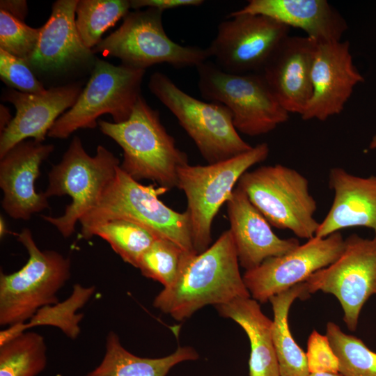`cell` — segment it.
<instances>
[{
	"label": "cell",
	"instance_id": "1f68e13d",
	"mask_svg": "<svg viewBox=\"0 0 376 376\" xmlns=\"http://www.w3.org/2000/svg\"><path fill=\"white\" fill-rule=\"evenodd\" d=\"M40 27L33 28L0 10V49L26 62L38 42Z\"/></svg>",
	"mask_w": 376,
	"mask_h": 376
},
{
	"label": "cell",
	"instance_id": "8fae6325",
	"mask_svg": "<svg viewBox=\"0 0 376 376\" xmlns=\"http://www.w3.org/2000/svg\"><path fill=\"white\" fill-rule=\"evenodd\" d=\"M198 88L209 102L226 106L237 131L256 136L269 133L289 119L259 73L233 74L206 61L196 67Z\"/></svg>",
	"mask_w": 376,
	"mask_h": 376
},
{
	"label": "cell",
	"instance_id": "83f0119b",
	"mask_svg": "<svg viewBox=\"0 0 376 376\" xmlns=\"http://www.w3.org/2000/svg\"><path fill=\"white\" fill-rule=\"evenodd\" d=\"M98 236L107 241L122 260L137 268L143 253L158 238L152 232L134 221L115 219L97 225L86 240Z\"/></svg>",
	"mask_w": 376,
	"mask_h": 376
},
{
	"label": "cell",
	"instance_id": "8992f818",
	"mask_svg": "<svg viewBox=\"0 0 376 376\" xmlns=\"http://www.w3.org/2000/svg\"><path fill=\"white\" fill-rule=\"evenodd\" d=\"M267 143L228 159L207 165H186L178 170L177 188L185 194L194 251L200 253L212 242V224L230 197L236 183L253 165L269 155Z\"/></svg>",
	"mask_w": 376,
	"mask_h": 376
},
{
	"label": "cell",
	"instance_id": "836d02e7",
	"mask_svg": "<svg viewBox=\"0 0 376 376\" xmlns=\"http://www.w3.org/2000/svg\"><path fill=\"white\" fill-rule=\"evenodd\" d=\"M310 374H339V361L326 335L316 330L310 334L306 353Z\"/></svg>",
	"mask_w": 376,
	"mask_h": 376
},
{
	"label": "cell",
	"instance_id": "9c48e42d",
	"mask_svg": "<svg viewBox=\"0 0 376 376\" xmlns=\"http://www.w3.org/2000/svg\"><path fill=\"white\" fill-rule=\"evenodd\" d=\"M163 12L155 8L129 12L122 24L93 52L116 57L123 65L145 70L161 63L175 68H196L207 61V48L181 45L169 37L162 24Z\"/></svg>",
	"mask_w": 376,
	"mask_h": 376
},
{
	"label": "cell",
	"instance_id": "74e56055",
	"mask_svg": "<svg viewBox=\"0 0 376 376\" xmlns=\"http://www.w3.org/2000/svg\"><path fill=\"white\" fill-rule=\"evenodd\" d=\"M8 233H9V230L7 227L6 220L2 216H1L0 217V237L1 238L3 237Z\"/></svg>",
	"mask_w": 376,
	"mask_h": 376
},
{
	"label": "cell",
	"instance_id": "603a6c76",
	"mask_svg": "<svg viewBox=\"0 0 376 376\" xmlns=\"http://www.w3.org/2000/svg\"><path fill=\"white\" fill-rule=\"evenodd\" d=\"M215 308L221 317L233 320L246 334L251 345L249 376H280L272 338L273 321L263 313L258 301L239 297Z\"/></svg>",
	"mask_w": 376,
	"mask_h": 376
},
{
	"label": "cell",
	"instance_id": "f35d334b",
	"mask_svg": "<svg viewBox=\"0 0 376 376\" xmlns=\"http://www.w3.org/2000/svg\"><path fill=\"white\" fill-rule=\"evenodd\" d=\"M308 376H342L340 374H329V373H315L310 374Z\"/></svg>",
	"mask_w": 376,
	"mask_h": 376
},
{
	"label": "cell",
	"instance_id": "e575fe53",
	"mask_svg": "<svg viewBox=\"0 0 376 376\" xmlns=\"http://www.w3.org/2000/svg\"><path fill=\"white\" fill-rule=\"evenodd\" d=\"M130 8L140 10L143 8H155L164 11L183 6H198L204 3L203 0H131Z\"/></svg>",
	"mask_w": 376,
	"mask_h": 376
},
{
	"label": "cell",
	"instance_id": "d6986e66",
	"mask_svg": "<svg viewBox=\"0 0 376 376\" xmlns=\"http://www.w3.org/2000/svg\"><path fill=\"white\" fill-rule=\"evenodd\" d=\"M226 204L229 230L239 263L246 271L257 267L267 258L284 255L299 245L297 238L278 237L270 224L237 185Z\"/></svg>",
	"mask_w": 376,
	"mask_h": 376
},
{
	"label": "cell",
	"instance_id": "ba28073f",
	"mask_svg": "<svg viewBox=\"0 0 376 376\" xmlns=\"http://www.w3.org/2000/svg\"><path fill=\"white\" fill-rule=\"evenodd\" d=\"M237 186L270 225L302 239L315 237L317 203L308 180L297 170L279 164L262 166L245 172Z\"/></svg>",
	"mask_w": 376,
	"mask_h": 376
},
{
	"label": "cell",
	"instance_id": "ac0fdd59",
	"mask_svg": "<svg viewBox=\"0 0 376 376\" xmlns=\"http://www.w3.org/2000/svg\"><path fill=\"white\" fill-rule=\"evenodd\" d=\"M316 45L307 36H288L259 72L275 99L289 113L301 116L311 99Z\"/></svg>",
	"mask_w": 376,
	"mask_h": 376
},
{
	"label": "cell",
	"instance_id": "52a82bcc",
	"mask_svg": "<svg viewBox=\"0 0 376 376\" xmlns=\"http://www.w3.org/2000/svg\"><path fill=\"white\" fill-rule=\"evenodd\" d=\"M148 88L178 119L208 164L228 159L253 148L241 138L230 111L224 104L189 95L159 72L150 76Z\"/></svg>",
	"mask_w": 376,
	"mask_h": 376
},
{
	"label": "cell",
	"instance_id": "7a4b0ae2",
	"mask_svg": "<svg viewBox=\"0 0 376 376\" xmlns=\"http://www.w3.org/2000/svg\"><path fill=\"white\" fill-rule=\"evenodd\" d=\"M100 131L123 151L120 169L139 182L150 180L168 190L177 187L178 170L189 164L187 155L161 122L159 113L141 95L130 118L122 123L98 120Z\"/></svg>",
	"mask_w": 376,
	"mask_h": 376
},
{
	"label": "cell",
	"instance_id": "4dcf8cb0",
	"mask_svg": "<svg viewBox=\"0 0 376 376\" xmlns=\"http://www.w3.org/2000/svg\"><path fill=\"white\" fill-rule=\"evenodd\" d=\"M186 252L172 241L158 237L141 256L137 268L145 277L167 287L175 280Z\"/></svg>",
	"mask_w": 376,
	"mask_h": 376
},
{
	"label": "cell",
	"instance_id": "6da1fadb",
	"mask_svg": "<svg viewBox=\"0 0 376 376\" xmlns=\"http://www.w3.org/2000/svg\"><path fill=\"white\" fill-rule=\"evenodd\" d=\"M239 265L228 229L203 252L185 253L175 280L157 294L153 306L182 321L205 306L250 297Z\"/></svg>",
	"mask_w": 376,
	"mask_h": 376
},
{
	"label": "cell",
	"instance_id": "60d3db41",
	"mask_svg": "<svg viewBox=\"0 0 376 376\" xmlns=\"http://www.w3.org/2000/svg\"><path fill=\"white\" fill-rule=\"evenodd\" d=\"M375 294H376V292H375Z\"/></svg>",
	"mask_w": 376,
	"mask_h": 376
},
{
	"label": "cell",
	"instance_id": "ab89813d",
	"mask_svg": "<svg viewBox=\"0 0 376 376\" xmlns=\"http://www.w3.org/2000/svg\"><path fill=\"white\" fill-rule=\"evenodd\" d=\"M370 148H376V135L374 136V137L372 139V141L370 145Z\"/></svg>",
	"mask_w": 376,
	"mask_h": 376
},
{
	"label": "cell",
	"instance_id": "5bb4252c",
	"mask_svg": "<svg viewBox=\"0 0 376 376\" xmlns=\"http://www.w3.org/2000/svg\"><path fill=\"white\" fill-rule=\"evenodd\" d=\"M344 247L345 239L340 232L314 237L284 255L267 258L246 270L242 276L244 284L253 299L265 303L334 263Z\"/></svg>",
	"mask_w": 376,
	"mask_h": 376
},
{
	"label": "cell",
	"instance_id": "e0dca14e",
	"mask_svg": "<svg viewBox=\"0 0 376 376\" xmlns=\"http://www.w3.org/2000/svg\"><path fill=\"white\" fill-rule=\"evenodd\" d=\"M54 150L52 144L23 141L0 158L1 207L13 219L28 221L49 208V198L36 191L35 182L42 163Z\"/></svg>",
	"mask_w": 376,
	"mask_h": 376
},
{
	"label": "cell",
	"instance_id": "3957f363",
	"mask_svg": "<svg viewBox=\"0 0 376 376\" xmlns=\"http://www.w3.org/2000/svg\"><path fill=\"white\" fill-rule=\"evenodd\" d=\"M168 191L162 187L143 185L119 166L96 206L79 220L80 235L86 240L97 225L124 219L144 226L157 237L172 241L186 251L196 252L188 213L176 212L159 198Z\"/></svg>",
	"mask_w": 376,
	"mask_h": 376
},
{
	"label": "cell",
	"instance_id": "d4e9b609",
	"mask_svg": "<svg viewBox=\"0 0 376 376\" xmlns=\"http://www.w3.org/2000/svg\"><path fill=\"white\" fill-rule=\"evenodd\" d=\"M305 281L272 296L270 301L274 313L272 338L278 360L280 376H308L306 353L292 336L288 325V314L296 299L310 297Z\"/></svg>",
	"mask_w": 376,
	"mask_h": 376
},
{
	"label": "cell",
	"instance_id": "30bf717a",
	"mask_svg": "<svg viewBox=\"0 0 376 376\" xmlns=\"http://www.w3.org/2000/svg\"><path fill=\"white\" fill-rule=\"evenodd\" d=\"M145 72L96 58L76 102L56 120L47 136L63 139L79 129H93L104 114H110L114 123L127 120L141 96Z\"/></svg>",
	"mask_w": 376,
	"mask_h": 376
},
{
	"label": "cell",
	"instance_id": "f546056e",
	"mask_svg": "<svg viewBox=\"0 0 376 376\" xmlns=\"http://www.w3.org/2000/svg\"><path fill=\"white\" fill-rule=\"evenodd\" d=\"M326 336L339 361L342 376H376V353L359 338L345 334L334 322L327 324Z\"/></svg>",
	"mask_w": 376,
	"mask_h": 376
},
{
	"label": "cell",
	"instance_id": "8d00e7d4",
	"mask_svg": "<svg viewBox=\"0 0 376 376\" xmlns=\"http://www.w3.org/2000/svg\"><path fill=\"white\" fill-rule=\"evenodd\" d=\"M0 107V131L1 132L8 126L12 118L6 107L1 104Z\"/></svg>",
	"mask_w": 376,
	"mask_h": 376
},
{
	"label": "cell",
	"instance_id": "44dd1931",
	"mask_svg": "<svg viewBox=\"0 0 376 376\" xmlns=\"http://www.w3.org/2000/svg\"><path fill=\"white\" fill-rule=\"evenodd\" d=\"M329 185L334 200L315 237L353 227L370 228L376 236V175L360 177L335 167L329 172Z\"/></svg>",
	"mask_w": 376,
	"mask_h": 376
},
{
	"label": "cell",
	"instance_id": "7402d4cb",
	"mask_svg": "<svg viewBox=\"0 0 376 376\" xmlns=\"http://www.w3.org/2000/svg\"><path fill=\"white\" fill-rule=\"evenodd\" d=\"M251 14L268 17L288 27H296L316 43L341 40L347 24L326 0H250L227 17Z\"/></svg>",
	"mask_w": 376,
	"mask_h": 376
},
{
	"label": "cell",
	"instance_id": "d590c367",
	"mask_svg": "<svg viewBox=\"0 0 376 376\" xmlns=\"http://www.w3.org/2000/svg\"><path fill=\"white\" fill-rule=\"evenodd\" d=\"M0 10L10 13L15 17L24 21L27 14V3L24 0H1Z\"/></svg>",
	"mask_w": 376,
	"mask_h": 376
},
{
	"label": "cell",
	"instance_id": "5b68a950",
	"mask_svg": "<svg viewBox=\"0 0 376 376\" xmlns=\"http://www.w3.org/2000/svg\"><path fill=\"white\" fill-rule=\"evenodd\" d=\"M17 237L29 258L18 271L0 274L1 326L24 324L42 308L58 303L56 295L71 276L70 258L54 250L41 251L29 228Z\"/></svg>",
	"mask_w": 376,
	"mask_h": 376
},
{
	"label": "cell",
	"instance_id": "ffe728a7",
	"mask_svg": "<svg viewBox=\"0 0 376 376\" xmlns=\"http://www.w3.org/2000/svg\"><path fill=\"white\" fill-rule=\"evenodd\" d=\"M78 0H58L40 27L36 47L27 61L32 69L42 72H61L95 62L94 53L83 43L75 23Z\"/></svg>",
	"mask_w": 376,
	"mask_h": 376
},
{
	"label": "cell",
	"instance_id": "f1b7e54d",
	"mask_svg": "<svg viewBox=\"0 0 376 376\" xmlns=\"http://www.w3.org/2000/svg\"><path fill=\"white\" fill-rule=\"evenodd\" d=\"M130 8L127 0H78L75 23L85 46L94 48L104 33L124 18Z\"/></svg>",
	"mask_w": 376,
	"mask_h": 376
},
{
	"label": "cell",
	"instance_id": "4316f807",
	"mask_svg": "<svg viewBox=\"0 0 376 376\" xmlns=\"http://www.w3.org/2000/svg\"><path fill=\"white\" fill-rule=\"evenodd\" d=\"M95 290L94 286L76 284L72 295L65 301L42 308L29 323L10 326L6 329V334L14 337L33 326L52 325L59 328L68 338L75 339L80 333L79 323L83 318L82 314L76 312L88 302Z\"/></svg>",
	"mask_w": 376,
	"mask_h": 376
},
{
	"label": "cell",
	"instance_id": "7c38bea8",
	"mask_svg": "<svg viewBox=\"0 0 376 376\" xmlns=\"http://www.w3.org/2000/svg\"><path fill=\"white\" fill-rule=\"evenodd\" d=\"M305 282L310 294L322 291L335 296L347 328L355 331L364 304L376 292V236L350 235L340 256Z\"/></svg>",
	"mask_w": 376,
	"mask_h": 376
},
{
	"label": "cell",
	"instance_id": "9a60e30c",
	"mask_svg": "<svg viewBox=\"0 0 376 376\" xmlns=\"http://www.w3.org/2000/svg\"><path fill=\"white\" fill-rule=\"evenodd\" d=\"M364 78L354 65L348 41L317 43L311 69L312 95L301 117L324 121L340 114Z\"/></svg>",
	"mask_w": 376,
	"mask_h": 376
},
{
	"label": "cell",
	"instance_id": "d6a6232c",
	"mask_svg": "<svg viewBox=\"0 0 376 376\" xmlns=\"http://www.w3.org/2000/svg\"><path fill=\"white\" fill-rule=\"evenodd\" d=\"M0 77L9 87L22 93L42 94L47 91L25 60L1 49H0Z\"/></svg>",
	"mask_w": 376,
	"mask_h": 376
},
{
	"label": "cell",
	"instance_id": "4fadbf2b",
	"mask_svg": "<svg viewBox=\"0 0 376 376\" xmlns=\"http://www.w3.org/2000/svg\"><path fill=\"white\" fill-rule=\"evenodd\" d=\"M290 27L268 17L243 14L227 17L219 23L207 48L222 70L233 74L260 72Z\"/></svg>",
	"mask_w": 376,
	"mask_h": 376
},
{
	"label": "cell",
	"instance_id": "cb8c5ba5",
	"mask_svg": "<svg viewBox=\"0 0 376 376\" xmlns=\"http://www.w3.org/2000/svg\"><path fill=\"white\" fill-rule=\"evenodd\" d=\"M198 358L190 346L178 347L172 354L160 358L141 357L126 350L118 336L110 331L102 361L86 376H166L175 365Z\"/></svg>",
	"mask_w": 376,
	"mask_h": 376
},
{
	"label": "cell",
	"instance_id": "484cf974",
	"mask_svg": "<svg viewBox=\"0 0 376 376\" xmlns=\"http://www.w3.org/2000/svg\"><path fill=\"white\" fill-rule=\"evenodd\" d=\"M44 337L23 331L0 344V376H37L47 366Z\"/></svg>",
	"mask_w": 376,
	"mask_h": 376
},
{
	"label": "cell",
	"instance_id": "2e32d148",
	"mask_svg": "<svg viewBox=\"0 0 376 376\" xmlns=\"http://www.w3.org/2000/svg\"><path fill=\"white\" fill-rule=\"evenodd\" d=\"M82 89L80 84L73 83L52 87L42 94L6 90L1 100L12 104L16 113L1 132L0 158L28 138L43 143L54 123L75 104Z\"/></svg>",
	"mask_w": 376,
	"mask_h": 376
},
{
	"label": "cell",
	"instance_id": "277c9868",
	"mask_svg": "<svg viewBox=\"0 0 376 376\" xmlns=\"http://www.w3.org/2000/svg\"><path fill=\"white\" fill-rule=\"evenodd\" d=\"M120 165L118 158L104 146L99 145L91 156L80 138L74 136L61 160L52 166L44 191L49 198L68 195L72 201L61 216L42 214L41 218L65 238L70 237L77 222L96 206Z\"/></svg>",
	"mask_w": 376,
	"mask_h": 376
}]
</instances>
